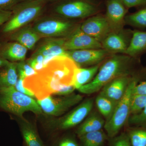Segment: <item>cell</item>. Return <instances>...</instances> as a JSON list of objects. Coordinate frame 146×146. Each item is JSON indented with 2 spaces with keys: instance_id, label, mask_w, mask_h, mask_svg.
I'll return each instance as SVG.
<instances>
[{
  "instance_id": "1",
  "label": "cell",
  "mask_w": 146,
  "mask_h": 146,
  "mask_svg": "<svg viewBox=\"0 0 146 146\" xmlns=\"http://www.w3.org/2000/svg\"><path fill=\"white\" fill-rule=\"evenodd\" d=\"M77 67L68 56L54 58L36 74L25 79L24 87L32 92L37 100L57 96L64 86L73 85L74 73Z\"/></svg>"
},
{
  "instance_id": "2",
  "label": "cell",
  "mask_w": 146,
  "mask_h": 146,
  "mask_svg": "<svg viewBox=\"0 0 146 146\" xmlns=\"http://www.w3.org/2000/svg\"><path fill=\"white\" fill-rule=\"evenodd\" d=\"M139 58L130 57L123 54H112L102 63L96 75L90 83L78 89L82 94L90 95L97 93L115 79L124 75H143Z\"/></svg>"
},
{
  "instance_id": "3",
  "label": "cell",
  "mask_w": 146,
  "mask_h": 146,
  "mask_svg": "<svg viewBox=\"0 0 146 146\" xmlns=\"http://www.w3.org/2000/svg\"><path fill=\"white\" fill-rule=\"evenodd\" d=\"M0 107L22 119L26 112L43 113L36 100L17 91L14 86L0 88Z\"/></svg>"
},
{
  "instance_id": "4",
  "label": "cell",
  "mask_w": 146,
  "mask_h": 146,
  "mask_svg": "<svg viewBox=\"0 0 146 146\" xmlns=\"http://www.w3.org/2000/svg\"><path fill=\"white\" fill-rule=\"evenodd\" d=\"M46 3L35 0H26L11 10L12 15L3 25V33L7 34L26 26L41 16L45 8Z\"/></svg>"
},
{
  "instance_id": "5",
  "label": "cell",
  "mask_w": 146,
  "mask_h": 146,
  "mask_svg": "<svg viewBox=\"0 0 146 146\" xmlns=\"http://www.w3.org/2000/svg\"><path fill=\"white\" fill-rule=\"evenodd\" d=\"M141 78L134 79L129 84L124 96L117 104L111 117L106 121L104 129L108 138L118 135L124 126L127 123L130 116V102L134 86L140 82Z\"/></svg>"
},
{
  "instance_id": "6",
  "label": "cell",
  "mask_w": 146,
  "mask_h": 146,
  "mask_svg": "<svg viewBox=\"0 0 146 146\" xmlns=\"http://www.w3.org/2000/svg\"><path fill=\"white\" fill-rule=\"evenodd\" d=\"M55 13L68 19H86L99 12L98 5L86 0H64L55 6Z\"/></svg>"
},
{
  "instance_id": "7",
  "label": "cell",
  "mask_w": 146,
  "mask_h": 146,
  "mask_svg": "<svg viewBox=\"0 0 146 146\" xmlns=\"http://www.w3.org/2000/svg\"><path fill=\"white\" fill-rule=\"evenodd\" d=\"M65 19L62 17L44 18L38 21L33 28L42 38L67 37L78 26Z\"/></svg>"
},
{
  "instance_id": "8",
  "label": "cell",
  "mask_w": 146,
  "mask_h": 146,
  "mask_svg": "<svg viewBox=\"0 0 146 146\" xmlns=\"http://www.w3.org/2000/svg\"><path fill=\"white\" fill-rule=\"evenodd\" d=\"M82 99L81 95L72 93L67 96L51 95L43 99L36 100V102L45 114L58 117L80 103Z\"/></svg>"
},
{
  "instance_id": "9",
  "label": "cell",
  "mask_w": 146,
  "mask_h": 146,
  "mask_svg": "<svg viewBox=\"0 0 146 146\" xmlns=\"http://www.w3.org/2000/svg\"><path fill=\"white\" fill-rule=\"evenodd\" d=\"M94 104L93 99H87L63 117L55 120L52 124L61 129H68L78 125L90 114Z\"/></svg>"
},
{
  "instance_id": "10",
  "label": "cell",
  "mask_w": 146,
  "mask_h": 146,
  "mask_svg": "<svg viewBox=\"0 0 146 146\" xmlns=\"http://www.w3.org/2000/svg\"><path fill=\"white\" fill-rule=\"evenodd\" d=\"M67 55L78 67L87 68L102 63L111 54L100 48L67 51Z\"/></svg>"
},
{
  "instance_id": "11",
  "label": "cell",
  "mask_w": 146,
  "mask_h": 146,
  "mask_svg": "<svg viewBox=\"0 0 146 146\" xmlns=\"http://www.w3.org/2000/svg\"><path fill=\"white\" fill-rule=\"evenodd\" d=\"M138 78L146 80V77L143 75L121 76L106 84L100 93L117 104L124 96L131 82Z\"/></svg>"
},
{
  "instance_id": "12",
  "label": "cell",
  "mask_w": 146,
  "mask_h": 146,
  "mask_svg": "<svg viewBox=\"0 0 146 146\" xmlns=\"http://www.w3.org/2000/svg\"><path fill=\"white\" fill-rule=\"evenodd\" d=\"M133 31L124 28L115 32H110L101 42L102 48L110 54H124L130 44Z\"/></svg>"
},
{
  "instance_id": "13",
  "label": "cell",
  "mask_w": 146,
  "mask_h": 146,
  "mask_svg": "<svg viewBox=\"0 0 146 146\" xmlns=\"http://www.w3.org/2000/svg\"><path fill=\"white\" fill-rule=\"evenodd\" d=\"M80 27L82 31L101 43L111 32L105 15L100 13L86 18Z\"/></svg>"
},
{
  "instance_id": "14",
  "label": "cell",
  "mask_w": 146,
  "mask_h": 146,
  "mask_svg": "<svg viewBox=\"0 0 146 146\" xmlns=\"http://www.w3.org/2000/svg\"><path fill=\"white\" fill-rule=\"evenodd\" d=\"M65 50L102 48L101 43L86 34L78 26L70 35L65 37Z\"/></svg>"
},
{
  "instance_id": "15",
  "label": "cell",
  "mask_w": 146,
  "mask_h": 146,
  "mask_svg": "<svg viewBox=\"0 0 146 146\" xmlns=\"http://www.w3.org/2000/svg\"><path fill=\"white\" fill-rule=\"evenodd\" d=\"M127 10L121 0H107L104 15L111 32L119 31L124 29Z\"/></svg>"
},
{
  "instance_id": "16",
  "label": "cell",
  "mask_w": 146,
  "mask_h": 146,
  "mask_svg": "<svg viewBox=\"0 0 146 146\" xmlns=\"http://www.w3.org/2000/svg\"><path fill=\"white\" fill-rule=\"evenodd\" d=\"M65 37L48 38L38 47L34 53L42 55L49 62L58 56H68L64 44Z\"/></svg>"
},
{
  "instance_id": "17",
  "label": "cell",
  "mask_w": 146,
  "mask_h": 146,
  "mask_svg": "<svg viewBox=\"0 0 146 146\" xmlns=\"http://www.w3.org/2000/svg\"><path fill=\"white\" fill-rule=\"evenodd\" d=\"M11 41L20 43L28 49L34 48L37 42L42 38L33 28L26 26L10 33Z\"/></svg>"
},
{
  "instance_id": "18",
  "label": "cell",
  "mask_w": 146,
  "mask_h": 146,
  "mask_svg": "<svg viewBox=\"0 0 146 146\" xmlns=\"http://www.w3.org/2000/svg\"><path fill=\"white\" fill-rule=\"evenodd\" d=\"M27 50L23 45L13 41L0 44V56L9 62L25 60Z\"/></svg>"
},
{
  "instance_id": "19",
  "label": "cell",
  "mask_w": 146,
  "mask_h": 146,
  "mask_svg": "<svg viewBox=\"0 0 146 146\" xmlns=\"http://www.w3.org/2000/svg\"><path fill=\"white\" fill-rule=\"evenodd\" d=\"M146 52V31H133L130 44L124 54L134 58H139Z\"/></svg>"
},
{
  "instance_id": "20",
  "label": "cell",
  "mask_w": 146,
  "mask_h": 146,
  "mask_svg": "<svg viewBox=\"0 0 146 146\" xmlns=\"http://www.w3.org/2000/svg\"><path fill=\"white\" fill-rule=\"evenodd\" d=\"M102 63L87 68L78 67L76 68L73 78V85L76 89L78 90L92 81L96 75Z\"/></svg>"
},
{
  "instance_id": "21",
  "label": "cell",
  "mask_w": 146,
  "mask_h": 146,
  "mask_svg": "<svg viewBox=\"0 0 146 146\" xmlns=\"http://www.w3.org/2000/svg\"><path fill=\"white\" fill-rule=\"evenodd\" d=\"M105 122L101 114L96 112H91L78 128L77 134L80 137L86 133L102 130Z\"/></svg>"
},
{
  "instance_id": "22",
  "label": "cell",
  "mask_w": 146,
  "mask_h": 146,
  "mask_svg": "<svg viewBox=\"0 0 146 146\" xmlns=\"http://www.w3.org/2000/svg\"><path fill=\"white\" fill-rule=\"evenodd\" d=\"M0 70V88L15 86L18 75L17 62H9Z\"/></svg>"
},
{
  "instance_id": "23",
  "label": "cell",
  "mask_w": 146,
  "mask_h": 146,
  "mask_svg": "<svg viewBox=\"0 0 146 146\" xmlns=\"http://www.w3.org/2000/svg\"><path fill=\"white\" fill-rule=\"evenodd\" d=\"M82 146H103L109 138L102 129L86 133L79 137Z\"/></svg>"
},
{
  "instance_id": "24",
  "label": "cell",
  "mask_w": 146,
  "mask_h": 146,
  "mask_svg": "<svg viewBox=\"0 0 146 146\" xmlns=\"http://www.w3.org/2000/svg\"><path fill=\"white\" fill-rule=\"evenodd\" d=\"M21 131L27 146H44L35 129L26 121L22 123Z\"/></svg>"
},
{
  "instance_id": "25",
  "label": "cell",
  "mask_w": 146,
  "mask_h": 146,
  "mask_svg": "<svg viewBox=\"0 0 146 146\" xmlns=\"http://www.w3.org/2000/svg\"><path fill=\"white\" fill-rule=\"evenodd\" d=\"M136 12L126 15L125 25L140 29H146V5L139 7Z\"/></svg>"
},
{
  "instance_id": "26",
  "label": "cell",
  "mask_w": 146,
  "mask_h": 146,
  "mask_svg": "<svg viewBox=\"0 0 146 146\" xmlns=\"http://www.w3.org/2000/svg\"><path fill=\"white\" fill-rule=\"evenodd\" d=\"M126 132L131 146H146V127L129 126Z\"/></svg>"
},
{
  "instance_id": "27",
  "label": "cell",
  "mask_w": 146,
  "mask_h": 146,
  "mask_svg": "<svg viewBox=\"0 0 146 146\" xmlns=\"http://www.w3.org/2000/svg\"><path fill=\"white\" fill-rule=\"evenodd\" d=\"M95 102L100 114L106 121L111 117L117 104L100 93L96 97Z\"/></svg>"
},
{
  "instance_id": "28",
  "label": "cell",
  "mask_w": 146,
  "mask_h": 146,
  "mask_svg": "<svg viewBox=\"0 0 146 146\" xmlns=\"http://www.w3.org/2000/svg\"><path fill=\"white\" fill-rule=\"evenodd\" d=\"M146 106V96L132 94L130 102V116L140 113Z\"/></svg>"
},
{
  "instance_id": "29",
  "label": "cell",
  "mask_w": 146,
  "mask_h": 146,
  "mask_svg": "<svg viewBox=\"0 0 146 146\" xmlns=\"http://www.w3.org/2000/svg\"><path fill=\"white\" fill-rule=\"evenodd\" d=\"M26 61L36 72L42 70L49 62L44 56L34 53Z\"/></svg>"
},
{
  "instance_id": "30",
  "label": "cell",
  "mask_w": 146,
  "mask_h": 146,
  "mask_svg": "<svg viewBox=\"0 0 146 146\" xmlns=\"http://www.w3.org/2000/svg\"><path fill=\"white\" fill-rule=\"evenodd\" d=\"M17 69L18 77L24 80L27 77L33 75L36 73V71L25 60L17 62Z\"/></svg>"
},
{
  "instance_id": "31",
  "label": "cell",
  "mask_w": 146,
  "mask_h": 146,
  "mask_svg": "<svg viewBox=\"0 0 146 146\" xmlns=\"http://www.w3.org/2000/svg\"><path fill=\"white\" fill-rule=\"evenodd\" d=\"M127 123L129 126L146 127V106L139 114L130 116Z\"/></svg>"
},
{
  "instance_id": "32",
  "label": "cell",
  "mask_w": 146,
  "mask_h": 146,
  "mask_svg": "<svg viewBox=\"0 0 146 146\" xmlns=\"http://www.w3.org/2000/svg\"><path fill=\"white\" fill-rule=\"evenodd\" d=\"M110 146H131L126 132H123L114 138H110Z\"/></svg>"
},
{
  "instance_id": "33",
  "label": "cell",
  "mask_w": 146,
  "mask_h": 146,
  "mask_svg": "<svg viewBox=\"0 0 146 146\" xmlns=\"http://www.w3.org/2000/svg\"><path fill=\"white\" fill-rule=\"evenodd\" d=\"M26 0H0V10H11Z\"/></svg>"
},
{
  "instance_id": "34",
  "label": "cell",
  "mask_w": 146,
  "mask_h": 146,
  "mask_svg": "<svg viewBox=\"0 0 146 146\" xmlns=\"http://www.w3.org/2000/svg\"><path fill=\"white\" fill-rule=\"evenodd\" d=\"M23 81L24 80L18 78V81L14 86V88L17 91H19L22 94H25L33 98H35L34 94L32 92L24 87Z\"/></svg>"
},
{
  "instance_id": "35",
  "label": "cell",
  "mask_w": 146,
  "mask_h": 146,
  "mask_svg": "<svg viewBox=\"0 0 146 146\" xmlns=\"http://www.w3.org/2000/svg\"><path fill=\"white\" fill-rule=\"evenodd\" d=\"M121 1L127 9L133 7H140L146 5V0H121Z\"/></svg>"
},
{
  "instance_id": "36",
  "label": "cell",
  "mask_w": 146,
  "mask_h": 146,
  "mask_svg": "<svg viewBox=\"0 0 146 146\" xmlns=\"http://www.w3.org/2000/svg\"><path fill=\"white\" fill-rule=\"evenodd\" d=\"M133 94L146 96V80L140 82L135 85L133 89Z\"/></svg>"
},
{
  "instance_id": "37",
  "label": "cell",
  "mask_w": 146,
  "mask_h": 146,
  "mask_svg": "<svg viewBox=\"0 0 146 146\" xmlns=\"http://www.w3.org/2000/svg\"><path fill=\"white\" fill-rule=\"evenodd\" d=\"M11 10H0V27L3 25L12 15Z\"/></svg>"
},
{
  "instance_id": "38",
  "label": "cell",
  "mask_w": 146,
  "mask_h": 146,
  "mask_svg": "<svg viewBox=\"0 0 146 146\" xmlns=\"http://www.w3.org/2000/svg\"><path fill=\"white\" fill-rule=\"evenodd\" d=\"M59 146H78L74 140L71 138H66L60 142Z\"/></svg>"
},
{
  "instance_id": "39",
  "label": "cell",
  "mask_w": 146,
  "mask_h": 146,
  "mask_svg": "<svg viewBox=\"0 0 146 146\" xmlns=\"http://www.w3.org/2000/svg\"><path fill=\"white\" fill-rule=\"evenodd\" d=\"M9 62V61L5 60L4 58L0 56V68H1V67L5 66L7 64H8Z\"/></svg>"
},
{
  "instance_id": "40",
  "label": "cell",
  "mask_w": 146,
  "mask_h": 146,
  "mask_svg": "<svg viewBox=\"0 0 146 146\" xmlns=\"http://www.w3.org/2000/svg\"><path fill=\"white\" fill-rule=\"evenodd\" d=\"M35 1H40L45 2H46L47 1H49V0H35Z\"/></svg>"
},
{
  "instance_id": "41",
  "label": "cell",
  "mask_w": 146,
  "mask_h": 146,
  "mask_svg": "<svg viewBox=\"0 0 146 146\" xmlns=\"http://www.w3.org/2000/svg\"><path fill=\"white\" fill-rule=\"evenodd\" d=\"M143 70L144 72L146 74V66L145 67H143Z\"/></svg>"
},
{
  "instance_id": "42",
  "label": "cell",
  "mask_w": 146,
  "mask_h": 146,
  "mask_svg": "<svg viewBox=\"0 0 146 146\" xmlns=\"http://www.w3.org/2000/svg\"><path fill=\"white\" fill-rule=\"evenodd\" d=\"M86 1H90V0H86Z\"/></svg>"
}]
</instances>
